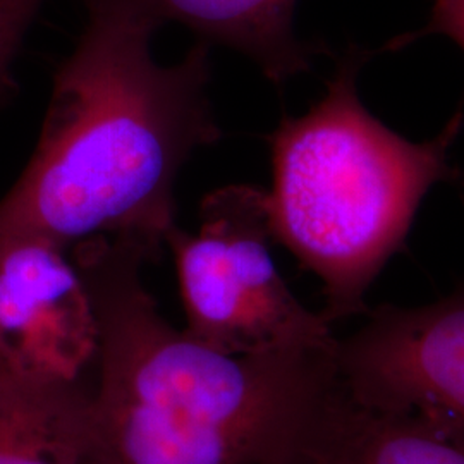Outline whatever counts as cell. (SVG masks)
Instances as JSON below:
<instances>
[{
	"label": "cell",
	"instance_id": "cell-1",
	"mask_svg": "<svg viewBox=\"0 0 464 464\" xmlns=\"http://www.w3.org/2000/svg\"><path fill=\"white\" fill-rule=\"evenodd\" d=\"M69 253L99 325L84 464H301L337 348L220 351L162 315L143 243L97 236Z\"/></svg>",
	"mask_w": 464,
	"mask_h": 464
},
{
	"label": "cell",
	"instance_id": "cell-2",
	"mask_svg": "<svg viewBox=\"0 0 464 464\" xmlns=\"http://www.w3.org/2000/svg\"><path fill=\"white\" fill-rule=\"evenodd\" d=\"M155 32L88 11L53 74L34 157L0 201V231L34 232L67 251L97 236L130 237L160 256L176 226V179L222 130L208 97L210 45L160 66L150 50Z\"/></svg>",
	"mask_w": 464,
	"mask_h": 464
},
{
	"label": "cell",
	"instance_id": "cell-3",
	"mask_svg": "<svg viewBox=\"0 0 464 464\" xmlns=\"http://www.w3.org/2000/svg\"><path fill=\"white\" fill-rule=\"evenodd\" d=\"M372 52L351 47L327 92L299 117H284L268 136L272 239L322 282L331 324L366 314L365 296L404 246L431 186L458 172L449 150L461 131L456 114L430 141H410L372 116L358 74Z\"/></svg>",
	"mask_w": 464,
	"mask_h": 464
},
{
	"label": "cell",
	"instance_id": "cell-4",
	"mask_svg": "<svg viewBox=\"0 0 464 464\" xmlns=\"http://www.w3.org/2000/svg\"><path fill=\"white\" fill-rule=\"evenodd\" d=\"M266 193L232 184L199 205L197 234L167 232L183 301L186 331L232 354L334 351L332 324L308 310L270 255Z\"/></svg>",
	"mask_w": 464,
	"mask_h": 464
},
{
	"label": "cell",
	"instance_id": "cell-5",
	"mask_svg": "<svg viewBox=\"0 0 464 464\" xmlns=\"http://www.w3.org/2000/svg\"><path fill=\"white\" fill-rule=\"evenodd\" d=\"M337 341L335 368L349 396L415 411L464 430V291L423 306H379Z\"/></svg>",
	"mask_w": 464,
	"mask_h": 464
},
{
	"label": "cell",
	"instance_id": "cell-6",
	"mask_svg": "<svg viewBox=\"0 0 464 464\" xmlns=\"http://www.w3.org/2000/svg\"><path fill=\"white\" fill-rule=\"evenodd\" d=\"M99 325L69 251L34 232L0 231V377L90 381Z\"/></svg>",
	"mask_w": 464,
	"mask_h": 464
},
{
	"label": "cell",
	"instance_id": "cell-7",
	"mask_svg": "<svg viewBox=\"0 0 464 464\" xmlns=\"http://www.w3.org/2000/svg\"><path fill=\"white\" fill-rule=\"evenodd\" d=\"M298 0H83L86 11H111L157 30L179 23L199 42L237 50L281 88L308 72L325 49L295 32Z\"/></svg>",
	"mask_w": 464,
	"mask_h": 464
},
{
	"label": "cell",
	"instance_id": "cell-8",
	"mask_svg": "<svg viewBox=\"0 0 464 464\" xmlns=\"http://www.w3.org/2000/svg\"><path fill=\"white\" fill-rule=\"evenodd\" d=\"M303 464H464V430L358 402L337 379Z\"/></svg>",
	"mask_w": 464,
	"mask_h": 464
},
{
	"label": "cell",
	"instance_id": "cell-9",
	"mask_svg": "<svg viewBox=\"0 0 464 464\" xmlns=\"http://www.w3.org/2000/svg\"><path fill=\"white\" fill-rule=\"evenodd\" d=\"M92 379L0 377V464H84Z\"/></svg>",
	"mask_w": 464,
	"mask_h": 464
},
{
	"label": "cell",
	"instance_id": "cell-10",
	"mask_svg": "<svg viewBox=\"0 0 464 464\" xmlns=\"http://www.w3.org/2000/svg\"><path fill=\"white\" fill-rule=\"evenodd\" d=\"M45 0H0V95L13 88L11 64Z\"/></svg>",
	"mask_w": 464,
	"mask_h": 464
},
{
	"label": "cell",
	"instance_id": "cell-11",
	"mask_svg": "<svg viewBox=\"0 0 464 464\" xmlns=\"http://www.w3.org/2000/svg\"><path fill=\"white\" fill-rule=\"evenodd\" d=\"M427 34H446L464 50V0H435L427 26L418 34L399 36L389 47L401 49Z\"/></svg>",
	"mask_w": 464,
	"mask_h": 464
}]
</instances>
